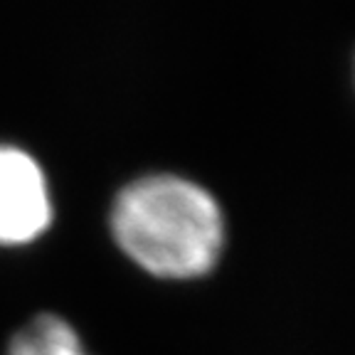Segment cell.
Instances as JSON below:
<instances>
[{
  "mask_svg": "<svg viewBox=\"0 0 355 355\" xmlns=\"http://www.w3.org/2000/svg\"><path fill=\"white\" fill-rule=\"evenodd\" d=\"M116 247L155 279H200L225 250V215L217 198L183 175L155 173L128 183L109 215Z\"/></svg>",
  "mask_w": 355,
  "mask_h": 355,
  "instance_id": "obj_1",
  "label": "cell"
},
{
  "mask_svg": "<svg viewBox=\"0 0 355 355\" xmlns=\"http://www.w3.org/2000/svg\"><path fill=\"white\" fill-rule=\"evenodd\" d=\"M8 355H92L79 331L62 316L42 313L20 328Z\"/></svg>",
  "mask_w": 355,
  "mask_h": 355,
  "instance_id": "obj_3",
  "label": "cell"
},
{
  "mask_svg": "<svg viewBox=\"0 0 355 355\" xmlns=\"http://www.w3.org/2000/svg\"><path fill=\"white\" fill-rule=\"evenodd\" d=\"M55 205L47 175L28 150L0 144V247H25L50 230Z\"/></svg>",
  "mask_w": 355,
  "mask_h": 355,
  "instance_id": "obj_2",
  "label": "cell"
}]
</instances>
